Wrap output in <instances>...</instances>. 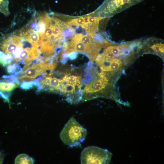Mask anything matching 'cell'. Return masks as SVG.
I'll return each instance as SVG.
<instances>
[{
	"mask_svg": "<svg viewBox=\"0 0 164 164\" xmlns=\"http://www.w3.org/2000/svg\"><path fill=\"white\" fill-rule=\"evenodd\" d=\"M76 85L72 84H69L65 87H61L59 91L65 94H72L75 92Z\"/></svg>",
	"mask_w": 164,
	"mask_h": 164,
	"instance_id": "30bf717a",
	"label": "cell"
},
{
	"mask_svg": "<svg viewBox=\"0 0 164 164\" xmlns=\"http://www.w3.org/2000/svg\"><path fill=\"white\" fill-rule=\"evenodd\" d=\"M108 84V80L105 77H100L90 86H87L84 89L86 94L93 93L98 92L104 88Z\"/></svg>",
	"mask_w": 164,
	"mask_h": 164,
	"instance_id": "52a82bcc",
	"label": "cell"
},
{
	"mask_svg": "<svg viewBox=\"0 0 164 164\" xmlns=\"http://www.w3.org/2000/svg\"><path fill=\"white\" fill-rule=\"evenodd\" d=\"M81 77L80 76L67 74V79L70 84L75 85L80 84Z\"/></svg>",
	"mask_w": 164,
	"mask_h": 164,
	"instance_id": "8fae6325",
	"label": "cell"
},
{
	"mask_svg": "<svg viewBox=\"0 0 164 164\" xmlns=\"http://www.w3.org/2000/svg\"><path fill=\"white\" fill-rule=\"evenodd\" d=\"M164 44L163 40L156 38L144 39L142 51L143 53H152L163 57Z\"/></svg>",
	"mask_w": 164,
	"mask_h": 164,
	"instance_id": "5b68a950",
	"label": "cell"
},
{
	"mask_svg": "<svg viewBox=\"0 0 164 164\" xmlns=\"http://www.w3.org/2000/svg\"><path fill=\"white\" fill-rule=\"evenodd\" d=\"M67 24L70 26H80L85 29L84 17L73 19L68 22Z\"/></svg>",
	"mask_w": 164,
	"mask_h": 164,
	"instance_id": "ba28073f",
	"label": "cell"
},
{
	"mask_svg": "<svg viewBox=\"0 0 164 164\" xmlns=\"http://www.w3.org/2000/svg\"><path fill=\"white\" fill-rule=\"evenodd\" d=\"M40 78L34 81L29 82H24L21 85L20 87L23 89H29L34 86H38L39 85V80Z\"/></svg>",
	"mask_w": 164,
	"mask_h": 164,
	"instance_id": "9c48e42d",
	"label": "cell"
},
{
	"mask_svg": "<svg viewBox=\"0 0 164 164\" xmlns=\"http://www.w3.org/2000/svg\"><path fill=\"white\" fill-rule=\"evenodd\" d=\"M143 0H105L97 11L102 17H110Z\"/></svg>",
	"mask_w": 164,
	"mask_h": 164,
	"instance_id": "3957f363",
	"label": "cell"
},
{
	"mask_svg": "<svg viewBox=\"0 0 164 164\" xmlns=\"http://www.w3.org/2000/svg\"><path fill=\"white\" fill-rule=\"evenodd\" d=\"M56 65L55 63L49 64L44 62L34 64L22 70L18 79L27 81L32 80L46 70H53Z\"/></svg>",
	"mask_w": 164,
	"mask_h": 164,
	"instance_id": "277c9868",
	"label": "cell"
},
{
	"mask_svg": "<svg viewBox=\"0 0 164 164\" xmlns=\"http://www.w3.org/2000/svg\"><path fill=\"white\" fill-rule=\"evenodd\" d=\"M87 133L86 129L72 117L65 125L60 136L64 144L72 148L80 146L85 140Z\"/></svg>",
	"mask_w": 164,
	"mask_h": 164,
	"instance_id": "6da1fadb",
	"label": "cell"
},
{
	"mask_svg": "<svg viewBox=\"0 0 164 164\" xmlns=\"http://www.w3.org/2000/svg\"><path fill=\"white\" fill-rule=\"evenodd\" d=\"M112 154L106 149L94 146L85 148L80 156L81 164H109Z\"/></svg>",
	"mask_w": 164,
	"mask_h": 164,
	"instance_id": "7a4b0ae2",
	"label": "cell"
},
{
	"mask_svg": "<svg viewBox=\"0 0 164 164\" xmlns=\"http://www.w3.org/2000/svg\"><path fill=\"white\" fill-rule=\"evenodd\" d=\"M0 80V96L6 101H9V92L18 87V80L11 79L8 76H4Z\"/></svg>",
	"mask_w": 164,
	"mask_h": 164,
	"instance_id": "8992f818",
	"label": "cell"
}]
</instances>
